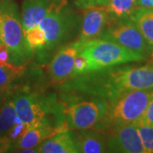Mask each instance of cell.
Segmentation results:
<instances>
[{
    "label": "cell",
    "mask_w": 153,
    "mask_h": 153,
    "mask_svg": "<svg viewBox=\"0 0 153 153\" xmlns=\"http://www.w3.org/2000/svg\"><path fill=\"white\" fill-rule=\"evenodd\" d=\"M13 144L8 136L0 137V152H12Z\"/></svg>",
    "instance_id": "4316f807"
},
{
    "label": "cell",
    "mask_w": 153,
    "mask_h": 153,
    "mask_svg": "<svg viewBox=\"0 0 153 153\" xmlns=\"http://www.w3.org/2000/svg\"><path fill=\"white\" fill-rule=\"evenodd\" d=\"M17 114L13 96L7 95L0 108V137L5 136L16 123Z\"/></svg>",
    "instance_id": "e0dca14e"
},
{
    "label": "cell",
    "mask_w": 153,
    "mask_h": 153,
    "mask_svg": "<svg viewBox=\"0 0 153 153\" xmlns=\"http://www.w3.org/2000/svg\"><path fill=\"white\" fill-rule=\"evenodd\" d=\"M109 0H76V4L77 8L81 10H86L91 7L105 6Z\"/></svg>",
    "instance_id": "cb8c5ba5"
},
{
    "label": "cell",
    "mask_w": 153,
    "mask_h": 153,
    "mask_svg": "<svg viewBox=\"0 0 153 153\" xmlns=\"http://www.w3.org/2000/svg\"><path fill=\"white\" fill-rule=\"evenodd\" d=\"M136 0H109L105 5L111 19L128 17L135 9Z\"/></svg>",
    "instance_id": "ac0fdd59"
},
{
    "label": "cell",
    "mask_w": 153,
    "mask_h": 153,
    "mask_svg": "<svg viewBox=\"0 0 153 153\" xmlns=\"http://www.w3.org/2000/svg\"><path fill=\"white\" fill-rule=\"evenodd\" d=\"M38 153H77L71 130L61 132L38 146Z\"/></svg>",
    "instance_id": "9a60e30c"
},
{
    "label": "cell",
    "mask_w": 153,
    "mask_h": 153,
    "mask_svg": "<svg viewBox=\"0 0 153 153\" xmlns=\"http://www.w3.org/2000/svg\"><path fill=\"white\" fill-rule=\"evenodd\" d=\"M152 96L153 89L132 90L110 100L106 113L94 128L106 133L135 122L142 116Z\"/></svg>",
    "instance_id": "277c9868"
},
{
    "label": "cell",
    "mask_w": 153,
    "mask_h": 153,
    "mask_svg": "<svg viewBox=\"0 0 153 153\" xmlns=\"http://www.w3.org/2000/svg\"><path fill=\"white\" fill-rule=\"evenodd\" d=\"M25 37L28 47L33 52L44 51L46 46V37L44 31L39 26L25 31Z\"/></svg>",
    "instance_id": "d6986e66"
},
{
    "label": "cell",
    "mask_w": 153,
    "mask_h": 153,
    "mask_svg": "<svg viewBox=\"0 0 153 153\" xmlns=\"http://www.w3.org/2000/svg\"><path fill=\"white\" fill-rule=\"evenodd\" d=\"M79 52V42L66 44L59 49L49 66V72L55 82H63L70 78L74 60Z\"/></svg>",
    "instance_id": "30bf717a"
},
{
    "label": "cell",
    "mask_w": 153,
    "mask_h": 153,
    "mask_svg": "<svg viewBox=\"0 0 153 153\" xmlns=\"http://www.w3.org/2000/svg\"><path fill=\"white\" fill-rule=\"evenodd\" d=\"M148 61H149V64H152L153 65V49L152 50V52H151V54L149 55L148 56Z\"/></svg>",
    "instance_id": "4dcf8cb0"
},
{
    "label": "cell",
    "mask_w": 153,
    "mask_h": 153,
    "mask_svg": "<svg viewBox=\"0 0 153 153\" xmlns=\"http://www.w3.org/2000/svg\"><path fill=\"white\" fill-rule=\"evenodd\" d=\"M10 64H12L10 50L4 44H0V66H5Z\"/></svg>",
    "instance_id": "484cf974"
},
{
    "label": "cell",
    "mask_w": 153,
    "mask_h": 153,
    "mask_svg": "<svg viewBox=\"0 0 153 153\" xmlns=\"http://www.w3.org/2000/svg\"><path fill=\"white\" fill-rule=\"evenodd\" d=\"M67 130H69V128L66 124L60 126L42 125L29 128L15 144L13 150H16L14 152H18L26 148L37 147L45 140Z\"/></svg>",
    "instance_id": "5bb4252c"
},
{
    "label": "cell",
    "mask_w": 153,
    "mask_h": 153,
    "mask_svg": "<svg viewBox=\"0 0 153 153\" xmlns=\"http://www.w3.org/2000/svg\"><path fill=\"white\" fill-rule=\"evenodd\" d=\"M12 96L17 116L29 128L42 125L66 124L65 105L54 94L21 89Z\"/></svg>",
    "instance_id": "7a4b0ae2"
},
{
    "label": "cell",
    "mask_w": 153,
    "mask_h": 153,
    "mask_svg": "<svg viewBox=\"0 0 153 153\" xmlns=\"http://www.w3.org/2000/svg\"><path fill=\"white\" fill-rule=\"evenodd\" d=\"M24 66L10 64L0 66V90H8L10 84L17 76L23 74Z\"/></svg>",
    "instance_id": "ffe728a7"
},
{
    "label": "cell",
    "mask_w": 153,
    "mask_h": 153,
    "mask_svg": "<svg viewBox=\"0 0 153 153\" xmlns=\"http://www.w3.org/2000/svg\"><path fill=\"white\" fill-rule=\"evenodd\" d=\"M139 120H140L146 124L153 125V96L152 98L151 99L147 107L146 108L142 116L139 118Z\"/></svg>",
    "instance_id": "d4e9b609"
},
{
    "label": "cell",
    "mask_w": 153,
    "mask_h": 153,
    "mask_svg": "<svg viewBox=\"0 0 153 153\" xmlns=\"http://www.w3.org/2000/svg\"><path fill=\"white\" fill-rule=\"evenodd\" d=\"M0 44L8 47L14 65L24 66L32 58L33 53L26 41L22 16L10 0H0Z\"/></svg>",
    "instance_id": "3957f363"
},
{
    "label": "cell",
    "mask_w": 153,
    "mask_h": 153,
    "mask_svg": "<svg viewBox=\"0 0 153 153\" xmlns=\"http://www.w3.org/2000/svg\"><path fill=\"white\" fill-rule=\"evenodd\" d=\"M63 94L111 100L132 90L153 89V65L114 66L70 77L61 82Z\"/></svg>",
    "instance_id": "6da1fadb"
},
{
    "label": "cell",
    "mask_w": 153,
    "mask_h": 153,
    "mask_svg": "<svg viewBox=\"0 0 153 153\" xmlns=\"http://www.w3.org/2000/svg\"><path fill=\"white\" fill-rule=\"evenodd\" d=\"M128 18L135 24L151 50L153 49V9L136 8Z\"/></svg>",
    "instance_id": "2e32d148"
},
{
    "label": "cell",
    "mask_w": 153,
    "mask_h": 153,
    "mask_svg": "<svg viewBox=\"0 0 153 153\" xmlns=\"http://www.w3.org/2000/svg\"><path fill=\"white\" fill-rule=\"evenodd\" d=\"M134 123L136 126L145 153H153V125L146 124L139 119Z\"/></svg>",
    "instance_id": "44dd1931"
},
{
    "label": "cell",
    "mask_w": 153,
    "mask_h": 153,
    "mask_svg": "<svg viewBox=\"0 0 153 153\" xmlns=\"http://www.w3.org/2000/svg\"><path fill=\"white\" fill-rule=\"evenodd\" d=\"M82 99L76 94H63L65 119L69 130H80L94 128L104 117L109 101L98 97Z\"/></svg>",
    "instance_id": "8992f818"
},
{
    "label": "cell",
    "mask_w": 153,
    "mask_h": 153,
    "mask_svg": "<svg viewBox=\"0 0 153 153\" xmlns=\"http://www.w3.org/2000/svg\"><path fill=\"white\" fill-rule=\"evenodd\" d=\"M73 131H71V134L78 153L107 152V136L105 132L95 128Z\"/></svg>",
    "instance_id": "4fadbf2b"
},
{
    "label": "cell",
    "mask_w": 153,
    "mask_h": 153,
    "mask_svg": "<svg viewBox=\"0 0 153 153\" xmlns=\"http://www.w3.org/2000/svg\"><path fill=\"white\" fill-rule=\"evenodd\" d=\"M17 152L37 153V152H38V146H37V147H33V148H26V149H22V150L18 151Z\"/></svg>",
    "instance_id": "f546056e"
},
{
    "label": "cell",
    "mask_w": 153,
    "mask_h": 153,
    "mask_svg": "<svg viewBox=\"0 0 153 153\" xmlns=\"http://www.w3.org/2000/svg\"><path fill=\"white\" fill-rule=\"evenodd\" d=\"M88 61L86 56L78 53L74 60L73 71H72V73L70 77H73V76L86 73L88 70Z\"/></svg>",
    "instance_id": "603a6c76"
},
{
    "label": "cell",
    "mask_w": 153,
    "mask_h": 153,
    "mask_svg": "<svg viewBox=\"0 0 153 153\" xmlns=\"http://www.w3.org/2000/svg\"><path fill=\"white\" fill-rule=\"evenodd\" d=\"M78 42L84 43L99 38L111 19L105 6H96L84 10Z\"/></svg>",
    "instance_id": "8fae6325"
},
{
    "label": "cell",
    "mask_w": 153,
    "mask_h": 153,
    "mask_svg": "<svg viewBox=\"0 0 153 153\" xmlns=\"http://www.w3.org/2000/svg\"><path fill=\"white\" fill-rule=\"evenodd\" d=\"M136 8L153 9V0H136L135 9Z\"/></svg>",
    "instance_id": "83f0119b"
},
{
    "label": "cell",
    "mask_w": 153,
    "mask_h": 153,
    "mask_svg": "<svg viewBox=\"0 0 153 153\" xmlns=\"http://www.w3.org/2000/svg\"><path fill=\"white\" fill-rule=\"evenodd\" d=\"M78 53L85 55L88 59L87 72L146 60L145 56L126 49L120 44L99 38L84 43L79 42Z\"/></svg>",
    "instance_id": "5b68a950"
},
{
    "label": "cell",
    "mask_w": 153,
    "mask_h": 153,
    "mask_svg": "<svg viewBox=\"0 0 153 153\" xmlns=\"http://www.w3.org/2000/svg\"><path fill=\"white\" fill-rule=\"evenodd\" d=\"M99 38L115 42L145 56L146 59L152 52L142 34L128 17L111 19Z\"/></svg>",
    "instance_id": "ba28073f"
},
{
    "label": "cell",
    "mask_w": 153,
    "mask_h": 153,
    "mask_svg": "<svg viewBox=\"0 0 153 153\" xmlns=\"http://www.w3.org/2000/svg\"><path fill=\"white\" fill-rule=\"evenodd\" d=\"M27 129H29L27 125L17 116L16 123L11 128V129L6 135L9 137V139L10 140L11 142L13 144V149L15 146V144L22 138V135L27 132Z\"/></svg>",
    "instance_id": "7402d4cb"
},
{
    "label": "cell",
    "mask_w": 153,
    "mask_h": 153,
    "mask_svg": "<svg viewBox=\"0 0 153 153\" xmlns=\"http://www.w3.org/2000/svg\"><path fill=\"white\" fill-rule=\"evenodd\" d=\"M66 2V0H24L21 15L24 30L38 26L50 11Z\"/></svg>",
    "instance_id": "7c38bea8"
},
{
    "label": "cell",
    "mask_w": 153,
    "mask_h": 153,
    "mask_svg": "<svg viewBox=\"0 0 153 153\" xmlns=\"http://www.w3.org/2000/svg\"><path fill=\"white\" fill-rule=\"evenodd\" d=\"M7 95H8V90H0V108L4 104Z\"/></svg>",
    "instance_id": "f1b7e54d"
},
{
    "label": "cell",
    "mask_w": 153,
    "mask_h": 153,
    "mask_svg": "<svg viewBox=\"0 0 153 153\" xmlns=\"http://www.w3.org/2000/svg\"><path fill=\"white\" fill-rule=\"evenodd\" d=\"M108 133L107 152L145 153L136 126L134 123L117 127Z\"/></svg>",
    "instance_id": "9c48e42d"
},
{
    "label": "cell",
    "mask_w": 153,
    "mask_h": 153,
    "mask_svg": "<svg viewBox=\"0 0 153 153\" xmlns=\"http://www.w3.org/2000/svg\"><path fill=\"white\" fill-rule=\"evenodd\" d=\"M80 22L79 16L64 3L52 10L38 25L44 31L46 46L44 51H51L71 38Z\"/></svg>",
    "instance_id": "52a82bcc"
}]
</instances>
